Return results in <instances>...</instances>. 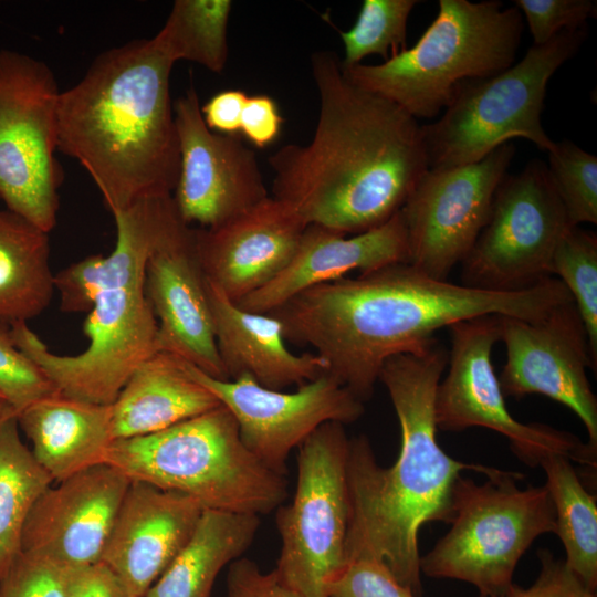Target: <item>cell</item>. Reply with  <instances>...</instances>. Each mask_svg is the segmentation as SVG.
Listing matches in <instances>:
<instances>
[{
  "instance_id": "1",
  "label": "cell",
  "mask_w": 597,
  "mask_h": 597,
  "mask_svg": "<svg viewBox=\"0 0 597 597\" xmlns=\"http://www.w3.org/2000/svg\"><path fill=\"white\" fill-rule=\"evenodd\" d=\"M570 301L552 276L521 291H486L400 262L315 285L269 314L285 341L313 347L326 373L364 402L388 358L423 348L440 328L490 314L537 320Z\"/></svg>"
},
{
  "instance_id": "2",
  "label": "cell",
  "mask_w": 597,
  "mask_h": 597,
  "mask_svg": "<svg viewBox=\"0 0 597 597\" xmlns=\"http://www.w3.org/2000/svg\"><path fill=\"white\" fill-rule=\"evenodd\" d=\"M311 69L320 96L315 132L269 158L272 197L308 224L359 234L399 212L429 169L422 125L350 82L336 53H314Z\"/></svg>"
},
{
  "instance_id": "3",
  "label": "cell",
  "mask_w": 597,
  "mask_h": 597,
  "mask_svg": "<svg viewBox=\"0 0 597 597\" xmlns=\"http://www.w3.org/2000/svg\"><path fill=\"white\" fill-rule=\"evenodd\" d=\"M447 364L448 352L437 338L384 363L378 380L389 394L401 430L392 465L377 463L366 436L349 439L347 563L356 556H373L416 597L422 596L421 526L450 523L452 490L461 472L472 470L490 478L503 471L455 460L439 446L434 396Z\"/></svg>"
},
{
  "instance_id": "4",
  "label": "cell",
  "mask_w": 597,
  "mask_h": 597,
  "mask_svg": "<svg viewBox=\"0 0 597 597\" xmlns=\"http://www.w3.org/2000/svg\"><path fill=\"white\" fill-rule=\"evenodd\" d=\"M174 64L155 38L136 39L97 55L60 93L57 149L86 170L112 214L172 196L180 166Z\"/></svg>"
},
{
  "instance_id": "5",
  "label": "cell",
  "mask_w": 597,
  "mask_h": 597,
  "mask_svg": "<svg viewBox=\"0 0 597 597\" xmlns=\"http://www.w3.org/2000/svg\"><path fill=\"white\" fill-rule=\"evenodd\" d=\"M169 209L165 200H140L113 214L116 243L113 271L84 321L87 347L76 355H56L28 326L10 327L11 337L57 392L112 405L132 374L159 352L158 325L145 292V266Z\"/></svg>"
},
{
  "instance_id": "6",
  "label": "cell",
  "mask_w": 597,
  "mask_h": 597,
  "mask_svg": "<svg viewBox=\"0 0 597 597\" xmlns=\"http://www.w3.org/2000/svg\"><path fill=\"white\" fill-rule=\"evenodd\" d=\"M438 7L412 48L380 64L342 65L345 76L418 119L437 116L462 82L491 77L514 64L524 30L514 4L439 0Z\"/></svg>"
},
{
  "instance_id": "7",
  "label": "cell",
  "mask_w": 597,
  "mask_h": 597,
  "mask_svg": "<svg viewBox=\"0 0 597 597\" xmlns=\"http://www.w3.org/2000/svg\"><path fill=\"white\" fill-rule=\"evenodd\" d=\"M104 463L130 481L177 491L205 509L268 514L287 495V482L243 446L222 405L161 431L109 446Z\"/></svg>"
},
{
  "instance_id": "8",
  "label": "cell",
  "mask_w": 597,
  "mask_h": 597,
  "mask_svg": "<svg viewBox=\"0 0 597 597\" xmlns=\"http://www.w3.org/2000/svg\"><path fill=\"white\" fill-rule=\"evenodd\" d=\"M587 29L563 31L523 59L486 78L462 82L433 123L422 125L429 169L480 161L513 138L541 150L554 146L542 125L546 87L552 75L580 49Z\"/></svg>"
},
{
  "instance_id": "9",
  "label": "cell",
  "mask_w": 597,
  "mask_h": 597,
  "mask_svg": "<svg viewBox=\"0 0 597 597\" xmlns=\"http://www.w3.org/2000/svg\"><path fill=\"white\" fill-rule=\"evenodd\" d=\"M522 479L504 470L481 484L460 475L452 490L451 528L420 557L421 574L469 583L481 597L503 594L535 538L555 531L546 486L520 489Z\"/></svg>"
},
{
  "instance_id": "10",
  "label": "cell",
  "mask_w": 597,
  "mask_h": 597,
  "mask_svg": "<svg viewBox=\"0 0 597 597\" xmlns=\"http://www.w3.org/2000/svg\"><path fill=\"white\" fill-rule=\"evenodd\" d=\"M348 448L343 423L328 421L314 430L298 446L294 498L277 507L281 551L273 570L305 597H328L347 566Z\"/></svg>"
},
{
  "instance_id": "11",
  "label": "cell",
  "mask_w": 597,
  "mask_h": 597,
  "mask_svg": "<svg viewBox=\"0 0 597 597\" xmlns=\"http://www.w3.org/2000/svg\"><path fill=\"white\" fill-rule=\"evenodd\" d=\"M60 93L43 61L0 50V198L6 209L49 233L63 180L55 157Z\"/></svg>"
},
{
  "instance_id": "12",
  "label": "cell",
  "mask_w": 597,
  "mask_h": 597,
  "mask_svg": "<svg viewBox=\"0 0 597 597\" xmlns=\"http://www.w3.org/2000/svg\"><path fill=\"white\" fill-rule=\"evenodd\" d=\"M448 328V373L434 396L438 429L459 432L484 427L506 437L511 451L530 467L551 454H562L590 473L596 471V458L576 436L542 423H522L509 412L491 363L492 348L500 341V315L461 321Z\"/></svg>"
},
{
  "instance_id": "13",
  "label": "cell",
  "mask_w": 597,
  "mask_h": 597,
  "mask_svg": "<svg viewBox=\"0 0 597 597\" xmlns=\"http://www.w3.org/2000/svg\"><path fill=\"white\" fill-rule=\"evenodd\" d=\"M568 226L546 165L530 161L498 187L488 220L461 262L462 285L511 292L551 277L557 242Z\"/></svg>"
},
{
  "instance_id": "14",
  "label": "cell",
  "mask_w": 597,
  "mask_h": 597,
  "mask_svg": "<svg viewBox=\"0 0 597 597\" xmlns=\"http://www.w3.org/2000/svg\"><path fill=\"white\" fill-rule=\"evenodd\" d=\"M514 153L505 143L480 161L427 170L400 209L411 265L448 280L483 229Z\"/></svg>"
},
{
  "instance_id": "15",
  "label": "cell",
  "mask_w": 597,
  "mask_h": 597,
  "mask_svg": "<svg viewBox=\"0 0 597 597\" xmlns=\"http://www.w3.org/2000/svg\"><path fill=\"white\" fill-rule=\"evenodd\" d=\"M182 362L188 375L231 412L248 451L283 476L290 452L320 426L352 423L364 413L363 402L327 373L283 392L261 386L247 374L222 380Z\"/></svg>"
},
{
  "instance_id": "16",
  "label": "cell",
  "mask_w": 597,
  "mask_h": 597,
  "mask_svg": "<svg viewBox=\"0 0 597 597\" xmlns=\"http://www.w3.org/2000/svg\"><path fill=\"white\" fill-rule=\"evenodd\" d=\"M500 341L506 362L499 383L504 397L540 394L570 408L588 433L597 457V398L587 369L596 370L587 333L573 301L537 320L500 316Z\"/></svg>"
},
{
  "instance_id": "17",
  "label": "cell",
  "mask_w": 597,
  "mask_h": 597,
  "mask_svg": "<svg viewBox=\"0 0 597 597\" xmlns=\"http://www.w3.org/2000/svg\"><path fill=\"white\" fill-rule=\"evenodd\" d=\"M180 166L172 200L187 224L218 227L269 197L255 153L211 132L193 85L174 103Z\"/></svg>"
},
{
  "instance_id": "18",
  "label": "cell",
  "mask_w": 597,
  "mask_h": 597,
  "mask_svg": "<svg viewBox=\"0 0 597 597\" xmlns=\"http://www.w3.org/2000/svg\"><path fill=\"white\" fill-rule=\"evenodd\" d=\"M145 292L157 320L159 350L228 380L216 344L196 228L184 222L177 209L150 249Z\"/></svg>"
},
{
  "instance_id": "19",
  "label": "cell",
  "mask_w": 597,
  "mask_h": 597,
  "mask_svg": "<svg viewBox=\"0 0 597 597\" xmlns=\"http://www.w3.org/2000/svg\"><path fill=\"white\" fill-rule=\"evenodd\" d=\"M53 483L34 503L21 552L74 570L101 563L102 554L130 480L100 463Z\"/></svg>"
},
{
  "instance_id": "20",
  "label": "cell",
  "mask_w": 597,
  "mask_h": 597,
  "mask_svg": "<svg viewBox=\"0 0 597 597\" xmlns=\"http://www.w3.org/2000/svg\"><path fill=\"white\" fill-rule=\"evenodd\" d=\"M307 224L291 206L269 196L218 227L196 228L202 272L237 303L287 265Z\"/></svg>"
},
{
  "instance_id": "21",
  "label": "cell",
  "mask_w": 597,
  "mask_h": 597,
  "mask_svg": "<svg viewBox=\"0 0 597 597\" xmlns=\"http://www.w3.org/2000/svg\"><path fill=\"white\" fill-rule=\"evenodd\" d=\"M205 507L184 493L130 481L101 563L144 597L191 537Z\"/></svg>"
},
{
  "instance_id": "22",
  "label": "cell",
  "mask_w": 597,
  "mask_h": 597,
  "mask_svg": "<svg viewBox=\"0 0 597 597\" xmlns=\"http://www.w3.org/2000/svg\"><path fill=\"white\" fill-rule=\"evenodd\" d=\"M409 262V247L400 211L386 223L347 237L333 229L307 224L287 265L268 284L237 304L249 312L270 313L296 294L344 277Z\"/></svg>"
},
{
  "instance_id": "23",
  "label": "cell",
  "mask_w": 597,
  "mask_h": 597,
  "mask_svg": "<svg viewBox=\"0 0 597 597\" xmlns=\"http://www.w3.org/2000/svg\"><path fill=\"white\" fill-rule=\"evenodd\" d=\"M218 353L228 380L250 375L261 386L282 390L303 385L327 371L317 354H293L281 322L266 313L241 308L206 279Z\"/></svg>"
},
{
  "instance_id": "24",
  "label": "cell",
  "mask_w": 597,
  "mask_h": 597,
  "mask_svg": "<svg viewBox=\"0 0 597 597\" xmlns=\"http://www.w3.org/2000/svg\"><path fill=\"white\" fill-rule=\"evenodd\" d=\"M19 429L32 443L31 452L53 482L104 463L114 441L112 406L55 392L22 409Z\"/></svg>"
},
{
  "instance_id": "25",
  "label": "cell",
  "mask_w": 597,
  "mask_h": 597,
  "mask_svg": "<svg viewBox=\"0 0 597 597\" xmlns=\"http://www.w3.org/2000/svg\"><path fill=\"white\" fill-rule=\"evenodd\" d=\"M220 405L188 375L181 358L159 350L132 374L111 405L113 437L148 436Z\"/></svg>"
},
{
  "instance_id": "26",
  "label": "cell",
  "mask_w": 597,
  "mask_h": 597,
  "mask_svg": "<svg viewBox=\"0 0 597 597\" xmlns=\"http://www.w3.org/2000/svg\"><path fill=\"white\" fill-rule=\"evenodd\" d=\"M255 514L205 509L184 548L144 597H211L221 569L252 544Z\"/></svg>"
},
{
  "instance_id": "27",
  "label": "cell",
  "mask_w": 597,
  "mask_h": 597,
  "mask_svg": "<svg viewBox=\"0 0 597 597\" xmlns=\"http://www.w3.org/2000/svg\"><path fill=\"white\" fill-rule=\"evenodd\" d=\"M54 290L49 232L0 210V324L11 327L39 316Z\"/></svg>"
},
{
  "instance_id": "28",
  "label": "cell",
  "mask_w": 597,
  "mask_h": 597,
  "mask_svg": "<svg viewBox=\"0 0 597 597\" xmlns=\"http://www.w3.org/2000/svg\"><path fill=\"white\" fill-rule=\"evenodd\" d=\"M555 511V531L566 565L591 590L597 589L596 495L584 485L569 458L551 454L541 463Z\"/></svg>"
},
{
  "instance_id": "29",
  "label": "cell",
  "mask_w": 597,
  "mask_h": 597,
  "mask_svg": "<svg viewBox=\"0 0 597 597\" xmlns=\"http://www.w3.org/2000/svg\"><path fill=\"white\" fill-rule=\"evenodd\" d=\"M54 483L21 440L17 417L0 429V580L21 553L27 519Z\"/></svg>"
},
{
  "instance_id": "30",
  "label": "cell",
  "mask_w": 597,
  "mask_h": 597,
  "mask_svg": "<svg viewBox=\"0 0 597 597\" xmlns=\"http://www.w3.org/2000/svg\"><path fill=\"white\" fill-rule=\"evenodd\" d=\"M230 0H176L165 24L154 36L176 63H198L213 73L226 67Z\"/></svg>"
},
{
  "instance_id": "31",
  "label": "cell",
  "mask_w": 597,
  "mask_h": 597,
  "mask_svg": "<svg viewBox=\"0 0 597 597\" xmlns=\"http://www.w3.org/2000/svg\"><path fill=\"white\" fill-rule=\"evenodd\" d=\"M549 274L565 285L585 326L590 356L597 366V235L573 227L553 252Z\"/></svg>"
},
{
  "instance_id": "32",
  "label": "cell",
  "mask_w": 597,
  "mask_h": 597,
  "mask_svg": "<svg viewBox=\"0 0 597 597\" xmlns=\"http://www.w3.org/2000/svg\"><path fill=\"white\" fill-rule=\"evenodd\" d=\"M416 0H364L355 24L339 31L344 45L342 65L360 64L377 54L384 62L407 49V27Z\"/></svg>"
},
{
  "instance_id": "33",
  "label": "cell",
  "mask_w": 597,
  "mask_h": 597,
  "mask_svg": "<svg viewBox=\"0 0 597 597\" xmlns=\"http://www.w3.org/2000/svg\"><path fill=\"white\" fill-rule=\"evenodd\" d=\"M547 174L568 226L597 223V157L568 139L554 143Z\"/></svg>"
},
{
  "instance_id": "34",
  "label": "cell",
  "mask_w": 597,
  "mask_h": 597,
  "mask_svg": "<svg viewBox=\"0 0 597 597\" xmlns=\"http://www.w3.org/2000/svg\"><path fill=\"white\" fill-rule=\"evenodd\" d=\"M55 392L56 388L36 364L17 347L10 327L0 324V397L20 412Z\"/></svg>"
},
{
  "instance_id": "35",
  "label": "cell",
  "mask_w": 597,
  "mask_h": 597,
  "mask_svg": "<svg viewBox=\"0 0 597 597\" xmlns=\"http://www.w3.org/2000/svg\"><path fill=\"white\" fill-rule=\"evenodd\" d=\"M113 271L111 255L93 254L54 274L60 308L65 313H88L107 285Z\"/></svg>"
},
{
  "instance_id": "36",
  "label": "cell",
  "mask_w": 597,
  "mask_h": 597,
  "mask_svg": "<svg viewBox=\"0 0 597 597\" xmlns=\"http://www.w3.org/2000/svg\"><path fill=\"white\" fill-rule=\"evenodd\" d=\"M523 12L534 45L547 43L563 31L586 28V21L596 13L591 0H515Z\"/></svg>"
},
{
  "instance_id": "37",
  "label": "cell",
  "mask_w": 597,
  "mask_h": 597,
  "mask_svg": "<svg viewBox=\"0 0 597 597\" xmlns=\"http://www.w3.org/2000/svg\"><path fill=\"white\" fill-rule=\"evenodd\" d=\"M69 570L21 552L0 580V597H67Z\"/></svg>"
},
{
  "instance_id": "38",
  "label": "cell",
  "mask_w": 597,
  "mask_h": 597,
  "mask_svg": "<svg viewBox=\"0 0 597 597\" xmlns=\"http://www.w3.org/2000/svg\"><path fill=\"white\" fill-rule=\"evenodd\" d=\"M328 597H416L379 559L360 555L348 561Z\"/></svg>"
},
{
  "instance_id": "39",
  "label": "cell",
  "mask_w": 597,
  "mask_h": 597,
  "mask_svg": "<svg viewBox=\"0 0 597 597\" xmlns=\"http://www.w3.org/2000/svg\"><path fill=\"white\" fill-rule=\"evenodd\" d=\"M537 557L541 568L530 587L523 588L513 583L495 597H597L596 591L589 589L565 561L555 558L548 549H540Z\"/></svg>"
},
{
  "instance_id": "40",
  "label": "cell",
  "mask_w": 597,
  "mask_h": 597,
  "mask_svg": "<svg viewBox=\"0 0 597 597\" xmlns=\"http://www.w3.org/2000/svg\"><path fill=\"white\" fill-rule=\"evenodd\" d=\"M227 597H305L283 585L274 570L261 572L249 558H238L229 567Z\"/></svg>"
},
{
  "instance_id": "41",
  "label": "cell",
  "mask_w": 597,
  "mask_h": 597,
  "mask_svg": "<svg viewBox=\"0 0 597 597\" xmlns=\"http://www.w3.org/2000/svg\"><path fill=\"white\" fill-rule=\"evenodd\" d=\"M283 122L284 118L272 97L265 94L248 96L242 111L240 133L253 146L264 148L277 139Z\"/></svg>"
},
{
  "instance_id": "42",
  "label": "cell",
  "mask_w": 597,
  "mask_h": 597,
  "mask_svg": "<svg viewBox=\"0 0 597 597\" xmlns=\"http://www.w3.org/2000/svg\"><path fill=\"white\" fill-rule=\"evenodd\" d=\"M248 94L241 90H224L201 105L206 126L214 133L237 135L240 133L241 116Z\"/></svg>"
},
{
  "instance_id": "43",
  "label": "cell",
  "mask_w": 597,
  "mask_h": 597,
  "mask_svg": "<svg viewBox=\"0 0 597 597\" xmlns=\"http://www.w3.org/2000/svg\"><path fill=\"white\" fill-rule=\"evenodd\" d=\"M119 578L103 563L69 570L67 597H128Z\"/></svg>"
},
{
  "instance_id": "44",
  "label": "cell",
  "mask_w": 597,
  "mask_h": 597,
  "mask_svg": "<svg viewBox=\"0 0 597 597\" xmlns=\"http://www.w3.org/2000/svg\"><path fill=\"white\" fill-rule=\"evenodd\" d=\"M18 410L8 401L0 399V429L6 422L18 416Z\"/></svg>"
},
{
  "instance_id": "45",
  "label": "cell",
  "mask_w": 597,
  "mask_h": 597,
  "mask_svg": "<svg viewBox=\"0 0 597 597\" xmlns=\"http://www.w3.org/2000/svg\"><path fill=\"white\" fill-rule=\"evenodd\" d=\"M128 597H137V596H132V595H129Z\"/></svg>"
},
{
  "instance_id": "46",
  "label": "cell",
  "mask_w": 597,
  "mask_h": 597,
  "mask_svg": "<svg viewBox=\"0 0 597 597\" xmlns=\"http://www.w3.org/2000/svg\"><path fill=\"white\" fill-rule=\"evenodd\" d=\"M0 399H2V398L0 397Z\"/></svg>"
}]
</instances>
